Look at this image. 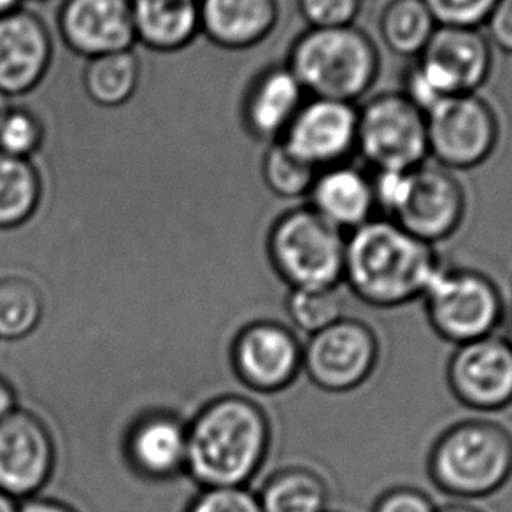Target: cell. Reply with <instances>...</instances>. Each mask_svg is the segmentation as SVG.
Here are the masks:
<instances>
[{
  "label": "cell",
  "mask_w": 512,
  "mask_h": 512,
  "mask_svg": "<svg viewBox=\"0 0 512 512\" xmlns=\"http://www.w3.org/2000/svg\"><path fill=\"white\" fill-rule=\"evenodd\" d=\"M427 474L456 502L495 495L512 479L511 430L488 418L456 421L432 442Z\"/></svg>",
  "instance_id": "obj_3"
},
{
  "label": "cell",
  "mask_w": 512,
  "mask_h": 512,
  "mask_svg": "<svg viewBox=\"0 0 512 512\" xmlns=\"http://www.w3.org/2000/svg\"><path fill=\"white\" fill-rule=\"evenodd\" d=\"M44 143L43 121L25 107L13 106L0 125V153L30 160Z\"/></svg>",
  "instance_id": "obj_30"
},
{
  "label": "cell",
  "mask_w": 512,
  "mask_h": 512,
  "mask_svg": "<svg viewBox=\"0 0 512 512\" xmlns=\"http://www.w3.org/2000/svg\"><path fill=\"white\" fill-rule=\"evenodd\" d=\"M57 456L53 432L39 414L18 407L0 421V490L18 502L41 495Z\"/></svg>",
  "instance_id": "obj_12"
},
{
  "label": "cell",
  "mask_w": 512,
  "mask_h": 512,
  "mask_svg": "<svg viewBox=\"0 0 512 512\" xmlns=\"http://www.w3.org/2000/svg\"><path fill=\"white\" fill-rule=\"evenodd\" d=\"M327 512H341V511H327Z\"/></svg>",
  "instance_id": "obj_44"
},
{
  "label": "cell",
  "mask_w": 512,
  "mask_h": 512,
  "mask_svg": "<svg viewBox=\"0 0 512 512\" xmlns=\"http://www.w3.org/2000/svg\"><path fill=\"white\" fill-rule=\"evenodd\" d=\"M484 27L491 46L512 55V0H497Z\"/></svg>",
  "instance_id": "obj_36"
},
{
  "label": "cell",
  "mask_w": 512,
  "mask_h": 512,
  "mask_svg": "<svg viewBox=\"0 0 512 512\" xmlns=\"http://www.w3.org/2000/svg\"><path fill=\"white\" fill-rule=\"evenodd\" d=\"M442 264L435 246L376 216L346 235L342 283L365 306L397 309L421 300Z\"/></svg>",
  "instance_id": "obj_2"
},
{
  "label": "cell",
  "mask_w": 512,
  "mask_h": 512,
  "mask_svg": "<svg viewBox=\"0 0 512 512\" xmlns=\"http://www.w3.org/2000/svg\"><path fill=\"white\" fill-rule=\"evenodd\" d=\"M285 307L293 328L307 337L346 316V299L341 286L295 288L288 292Z\"/></svg>",
  "instance_id": "obj_28"
},
{
  "label": "cell",
  "mask_w": 512,
  "mask_h": 512,
  "mask_svg": "<svg viewBox=\"0 0 512 512\" xmlns=\"http://www.w3.org/2000/svg\"><path fill=\"white\" fill-rule=\"evenodd\" d=\"M469 197L455 172L437 164L414 169L406 204L393 221L430 246L455 237L465 223Z\"/></svg>",
  "instance_id": "obj_14"
},
{
  "label": "cell",
  "mask_w": 512,
  "mask_h": 512,
  "mask_svg": "<svg viewBox=\"0 0 512 512\" xmlns=\"http://www.w3.org/2000/svg\"><path fill=\"white\" fill-rule=\"evenodd\" d=\"M411 178L413 171H374L370 174L376 211L383 218L393 220L406 204Z\"/></svg>",
  "instance_id": "obj_34"
},
{
  "label": "cell",
  "mask_w": 512,
  "mask_h": 512,
  "mask_svg": "<svg viewBox=\"0 0 512 512\" xmlns=\"http://www.w3.org/2000/svg\"><path fill=\"white\" fill-rule=\"evenodd\" d=\"M430 328L453 346L497 334L504 320V297L484 272L442 264L423 293Z\"/></svg>",
  "instance_id": "obj_6"
},
{
  "label": "cell",
  "mask_w": 512,
  "mask_h": 512,
  "mask_svg": "<svg viewBox=\"0 0 512 512\" xmlns=\"http://www.w3.org/2000/svg\"><path fill=\"white\" fill-rule=\"evenodd\" d=\"M498 330H502L500 337L512 348V307L505 311L504 320H502V325Z\"/></svg>",
  "instance_id": "obj_40"
},
{
  "label": "cell",
  "mask_w": 512,
  "mask_h": 512,
  "mask_svg": "<svg viewBox=\"0 0 512 512\" xmlns=\"http://www.w3.org/2000/svg\"><path fill=\"white\" fill-rule=\"evenodd\" d=\"M309 29H337L355 25L363 0H297Z\"/></svg>",
  "instance_id": "obj_33"
},
{
  "label": "cell",
  "mask_w": 512,
  "mask_h": 512,
  "mask_svg": "<svg viewBox=\"0 0 512 512\" xmlns=\"http://www.w3.org/2000/svg\"><path fill=\"white\" fill-rule=\"evenodd\" d=\"M200 32L225 50H249L278 27L279 0H197Z\"/></svg>",
  "instance_id": "obj_21"
},
{
  "label": "cell",
  "mask_w": 512,
  "mask_h": 512,
  "mask_svg": "<svg viewBox=\"0 0 512 512\" xmlns=\"http://www.w3.org/2000/svg\"><path fill=\"white\" fill-rule=\"evenodd\" d=\"M356 153L372 171H414L428 162L427 114L400 92L372 95L358 107Z\"/></svg>",
  "instance_id": "obj_7"
},
{
  "label": "cell",
  "mask_w": 512,
  "mask_h": 512,
  "mask_svg": "<svg viewBox=\"0 0 512 512\" xmlns=\"http://www.w3.org/2000/svg\"><path fill=\"white\" fill-rule=\"evenodd\" d=\"M141 83V60L134 50L88 58L83 72L86 95L100 107H120L134 97Z\"/></svg>",
  "instance_id": "obj_25"
},
{
  "label": "cell",
  "mask_w": 512,
  "mask_h": 512,
  "mask_svg": "<svg viewBox=\"0 0 512 512\" xmlns=\"http://www.w3.org/2000/svg\"><path fill=\"white\" fill-rule=\"evenodd\" d=\"M265 248L272 269L290 290L342 285L346 234L307 204L279 214Z\"/></svg>",
  "instance_id": "obj_5"
},
{
  "label": "cell",
  "mask_w": 512,
  "mask_h": 512,
  "mask_svg": "<svg viewBox=\"0 0 512 512\" xmlns=\"http://www.w3.org/2000/svg\"><path fill=\"white\" fill-rule=\"evenodd\" d=\"M446 381L460 406L474 413H500L512 406V348L500 335L456 346Z\"/></svg>",
  "instance_id": "obj_13"
},
{
  "label": "cell",
  "mask_w": 512,
  "mask_h": 512,
  "mask_svg": "<svg viewBox=\"0 0 512 512\" xmlns=\"http://www.w3.org/2000/svg\"><path fill=\"white\" fill-rule=\"evenodd\" d=\"M123 458L144 481L164 483L186 474L188 423L167 409L137 414L123 434Z\"/></svg>",
  "instance_id": "obj_16"
},
{
  "label": "cell",
  "mask_w": 512,
  "mask_h": 512,
  "mask_svg": "<svg viewBox=\"0 0 512 512\" xmlns=\"http://www.w3.org/2000/svg\"><path fill=\"white\" fill-rule=\"evenodd\" d=\"M439 512H484L476 505L469 504V502H453V504L444 505L439 507Z\"/></svg>",
  "instance_id": "obj_39"
},
{
  "label": "cell",
  "mask_w": 512,
  "mask_h": 512,
  "mask_svg": "<svg viewBox=\"0 0 512 512\" xmlns=\"http://www.w3.org/2000/svg\"><path fill=\"white\" fill-rule=\"evenodd\" d=\"M500 136L497 109L481 93L453 95L427 113L428 158L455 174L486 164Z\"/></svg>",
  "instance_id": "obj_8"
},
{
  "label": "cell",
  "mask_w": 512,
  "mask_h": 512,
  "mask_svg": "<svg viewBox=\"0 0 512 512\" xmlns=\"http://www.w3.org/2000/svg\"><path fill=\"white\" fill-rule=\"evenodd\" d=\"M18 512H79L74 509L72 505L67 502H62L58 498L43 497V495H36V497L27 498L20 502V509Z\"/></svg>",
  "instance_id": "obj_37"
},
{
  "label": "cell",
  "mask_w": 512,
  "mask_h": 512,
  "mask_svg": "<svg viewBox=\"0 0 512 512\" xmlns=\"http://www.w3.org/2000/svg\"><path fill=\"white\" fill-rule=\"evenodd\" d=\"M306 200L314 213L346 235L376 218L372 179L355 165L321 169Z\"/></svg>",
  "instance_id": "obj_20"
},
{
  "label": "cell",
  "mask_w": 512,
  "mask_h": 512,
  "mask_svg": "<svg viewBox=\"0 0 512 512\" xmlns=\"http://www.w3.org/2000/svg\"><path fill=\"white\" fill-rule=\"evenodd\" d=\"M188 423L186 474L199 488L248 486L272 444L269 414L241 393L207 400Z\"/></svg>",
  "instance_id": "obj_1"
},
{
  "label": "cell",
  "mask_w": 512,
  "mask_h": 512,
  "mask_svg": "<svg viewBox=\"0 0 512 512\" xmlns=\"http://www.w3.org/2000/svg\"><path fill=\"white\" fill-rule=\"evenodd\" d=\"M411 65L428 92L442 102L453 95L479 93L493 72V46L481 29L437 27Z\"/></svg>",
  "instance_id": "obj_11"
},
{
  "label": "cell",
  "mask_w": 512,
  "mask_h": 512,
  "mask_svg": "<svg viewBox=\"0 0 512 512\" xmlns=\"http://www.w3.org/2000/svg\"><path fill=\"white\" fill-rule=\"evenodd\" d=\"M370 512H439V505L427 491L399 484L377 495Z\"/></svg>",
  "instance_id": "obj_35"
},
{
  "label": "cell",
  "mask_w": 512,
  "mask_h": 512,
  "mask_svg": "<svg viewBox=\"0 0 512 512\" xmlns=\"http://www.w3.org/2000/svg\"><path fill=\"white\" fill-rule=\"evenodd\" d=\"M307 93L285 65H271L256 76L242 106V120L251 136L272 144L281 141Z\"/></svg>",
  "instance_id": "obj_19"
},
{
  "label": "cell",
  "mask_w": 512,
  "mask_h": 512,
  "mask_svg": "<svg viewBox=\"0 0 512 512\" xmlns=\"http://www.w3.org/2000/svg\"><path fill=\"white\" fill-rule=\"evenodd\" d=\"M304 344L276 320L249 321L230 344V365L242 386L260 395L288 390L302 374Z\"/></svg>",
  "instance_id": "obj_10"
},
{
  "label": "cell",
  "mask_w": 512,
  "mask_h": 512,
  "mask_svg": "<svg viewBox=\"0 0 512 512\" xmlns=\"http://www.w3.org/2000/svg\"><path fill=\"white\" fill-rule=\"evenodd\" d=\"M185 512H264L256 491L248 486L199 488L186 504Z\"/></svg>",
  "instance_id": "obj_31"
},
{
  "label": "cell",
  "mask_w": 512,
  "mask_h": 512,
  "mask_svg": "<svg viewBox=\"0 0 512 512\" xmlns=\"http://www.w3.org/2000/svg\"><path fill=\"white\" fill-rule=\"evenodd\" d=\"M256 497L264 512H327L330 490L313 467L286 465L267 476Z\"/></svg>",
  "instance_id": "obj_23"
},
{
  "label": "cell",
  "mask_w": 512,
  "mask_h": 512,
  "mask_svg": "<svg viewBox=\"0 0 512 512\" xmlns=\"http://www.w3.org/2000/svg\"><path fill=\"white\" fill-rule=\"evenodd\" d=\"M53 60L50 30L27 9L0 18V92L11 99L32 92Z\"/></svg>",
  "instance_id": "obj_18"
},
{
  "label": "cell",
  "mask_w": 512,
  "mask_h": 512,
  "mask_svg": "<svg viewBox=\"0 0 512 512\" xmlns=\"http://www.w3.org/2000/svg\"><path fill=\"white\" fill-rule=\"evenodd\" d=\"M46 311L43 290L25 276L0 278V341H22L41 327Z\"/></svg>",
  "instance_id": "obj_27"
},
{
  "label": "cell",
  "mask_w": 512,
  "mask_h": 512,
  "mask_svg": "<svg viewBox=\"0 0 512 512\" xmlns=\"http://www.w3.org/2000/svg\"><path fill=\"white\" fill-rule=\"evenodd\" d=\"M437 27L423 0H390L377 20L384 46L395 55L411 60L425 51Z\"/></svg>",
  "instance_id": "obj_24"
},
{
  "label": "cell",
  "mask_w": 512,
  "mask_h": 512,
  "mask_svg": "<svg viewBox=\"0 0 512 512\" xmlns=\"http://www.w3.org/2000/svg\"><path fill=\"white\" fill-rule=\"evenodd\" d=\"M23 0H0V18L13 15L18 9H22Z\"/></svg>",
  "instance_id": "obj_42"
},
{
  "label": "cell",
  "mask_w": 512,
  "mask_h": 512,
  "mask_svg": "<svg viewBox=\"0 0 512 512\" xmlns=\"http://www.w3.org/2000/svg\"><path fill=\"white\" fill-rule=\"evenodd\" d=\"M18 509H20V502L0 490V512H18Z\"/></svg>",
  "instance_id": "obj_41"
},
{
  "label": "cell",
  "mask_w": 512,
  "mask_h": 512,
  "mask_svg": "<svg viewBox=\"0 0 512 512\" xmlns=\"http://www.w3.org/2000/svg\"><path fill=\"white\" fill-rule=\"evenodd\" d=\"M43 202V178L36 165L0 153V230L22 227Z\"/></svg>",
  "instance_id": "obj_26"
},
{
  "label": "cell",
  "mask_w": 512,
  "mask_h": 512,
  "mask_svg": "<svg viewBox=\"0 0 512 512\" xmlns=\"http://www.w3.org/2000/svg\"><path fill=\"white\" fill-rule=\"evenodd\" d=\"M267 146L262 160L265 186L281 199H306L320 171L297 157L281 141Z\"/></svg>",
  "instance_id": "obj_29"
},
{
  "label": "cell",
  "mask_w": 512,
  "mask_h": 512,
  "mask_svg": "<svg viewBox=\"0 0 512 512\" xmlns=\"http://www.w3.org/2000/svg\"><path fill=\"white\" fill-rule=\"evenodd\" d=\"M286 67L313 99L355 104L381 74V51L365 30L349 25L307 29L293 41Z\"/></svg>",
  "instance_id": "obj_4"
},
{
  "label": "cell",
  "mask_w": 512,
  "mask_h": 512,
  "mask_svg": "<svg viewBox=\"0 0 512 512\" xmlns=\"http://www.w3.org/2000/svg\"><path fill=\"white\" fill-rule=\"evenodd\" d=\"M18 395L15 386L8 379L0 376V421L8 418L9 414L18 409Z\"/></svg>",
  "instance_id": "obj_38"
},
{
  "label": "cell",
  "mask_w": 512,
  "mask_h": 512,
  "mask_svg": "<svg viewBox=\"0 0 512 512\" xmlns=\"http://www.w3.org/2000/svg\"><path fill=\"white\" fill-rule=\"evenodd\" d=\"M381 360V341L367 321L344 316L309 335L304 342L302 372L321 392H355L374 376Z\"/></svg>",
  "instance_id": "obj_9"
},
{
  "label": "cell",
  "mask_w": 512,
  "mask_h": 512,
  "mask_svg": "<svg viewBox=\"0 0 512 512\" xmlns=\"http://www.w3.org/2000/svg\"><path fill=\"white\" fill-rule=\"evenodd\" d=\"M58 29L64 43L86 60L136 44L130 0H65Z\"/></svg>",
  "instance_id": "obj_17"
},
{
  "label": "cell",
  "mask_w": 512,
  "mask_h": 512,
  "mask_svg": "<svg viewBox=\"0 0 512 512\" xmlns=\"http://www.w3.org/2000/svg\"><path fill=\"white\" fill-rule=\"evenodd\" d=\"M439 27L481 29L497 0H423Z\"/></svg>",
  "instance_id": "obj_32"
},
{
  "label": "cell",
  "mask_w": 512,
  "mask_h": 512,
  "mask_svg": "<svg viewBox=\"0 0 512 512\" xmlns=\"http://www.w3.org/2000/svg\"><path fill=\"white\" fill-rule=\"evenodd\" d=\"M11 109H13L11 97L4 92H0V125H2V121L6 120V116H8Z\"/></svg>",
  "instance_id": "obj_43"
},
{
  "label": "cell",
  "mask_w": 512,
  "mask_h": 512,
  "mask_svg": "<svg viewBox=\"0 0 512 512\" xmlns=\"http://www.w3.org/2000/svg\"><path fill=\"white\" fill-rule=\"evenodd\" d=\"M356 127L358 106L311 97L300 107L281 143L321 171L348 164L356 153Z\"/></svg>",
  "instance_id": "obj_15"
},
{
  "label": "cell",
  "mask_w": 512,
  "mask_h": 512,
  "mask_svg": "<svg viewBox=\"0 0 512 512\" xmlns=\"http://www.w3.org/2000/svg\"><path fill=\"white\" fill-rule=\"evenodd\" d=\"M136 43L160 53L186 48L200 34L197 0H130Z\"/></svg>",
  "instance_id": "obj_22"
}]
</instances>
